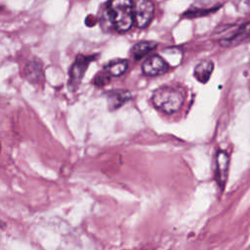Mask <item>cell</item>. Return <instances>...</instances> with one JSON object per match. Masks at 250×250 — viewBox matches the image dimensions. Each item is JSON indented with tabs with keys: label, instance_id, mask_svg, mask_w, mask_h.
Segmentation results:
<instances>
[{
	"label": "cell",
	"instance_id": "7",
	"mask_svg": "<svg viewBox=\"0 0 250 250\" xmlns=\"http://www.w3.org/2000/svg\"><path fill=\"white\" fill-rule=\"evenodd\" d=\"M250 39V21L238 27L236 31L228 37L219 40V44L224 47H232Z\"/></svg>",
	"mask_w": 250,
	"mask_h": 250
},
{
	"label": "cell",
	"instance_id": "1",
	"mask_svg": "<svg viewBox=\"0 0 250 250\" xmlns=\"http://www.w3.org/2000/svg\"><path fill=\"white\" fill-rule=\"evenodd\" d=\"M151 101L157 109L165 113H174L184 104L185 92L177 86H162L153 92Z\"/></svg>",
	"mask_w": 250,
	"mask_h": 250
},
{
	"label": "cell",
	"instance_id": "13",
	"mask_svg": "<svg viewBox=\"0 0 250 250\" xmlns=\"http://www.w3.org/2000/svg\"><path fill=\"white\" fill-rule=\"evenodd\" d=\"M110 78L111 77L108 75V73L104 69H103L102 71L97 73L96 77L94 78L93 83L97 86H104V84H106L110 80Z\"/></svg>",
	"mask_w": 250,
	"mask_h": 250
},
{
	"label": "cell",
	"instance_id": "8",
	"mask_svg": "<svg viewBox=\"0 0 250 250\" xmlns=\"http://www.w3.org/2000/svg\"><path fill=\"white\" fill-rule=\"evenodd\" d=\"M214 69V63L210 60H203L199 62L193 70L194 77L200 82V83H206L213 72Z\"/></svg>",
	"mask_w": 250,
	"mask_h": 250
},
{
	"label": "cell",
	"instance_id": "12",
	"mask_svg": "<svg viewBox=\"0 0 250 250\" xmlns=\"http://www.w3.org/2000/svg\"><path fill=\"white\" fill-rule=\"evenodd\" d=\"M41 73V66L39 63L31 62L28 65L25 67V75L30 81H36Z\"/></svg>",
	"mask_w": 250,
	"mask_h": 250
},
{
	"label": "cell",
	"instance_id": "10",
	"mask_svg": "<svg viewBox=\"0 0 250 250\" xmlns=\"http://www.w3.org/2000/svg\"><path fill=\"white\" fill-rule=\"evenodd\" d=\"M128 67V62L126 60H113L110 61L109 62H107L104 69L108 73V75L110 77H116V76H120L122 75Z\"/></svg>",
	"mask_w": 250,
	"mask_h": 250
},
{
	"label": "cell",
	"instance_id": "14",
	"mask_svg": "<svg viewBox=\"0 0 250 250\" xmlns=\"http://www.w3.org/2000/svg\"><path fill=\"white\" fill-rule=\"evenodd\" d=\"M239 8L243 14L249 13L250 11V0H240Z\"/></svg>",
	"mask_w": 250,
	"mask_h": 250
},
{
	"label": "cell",
	"instance_id": "6",
	"mask_svg": "<svg viewBox=\"0 0 250 250\" xmlns=\"http://www.w3.org/2000/svg\"><path fill=\"white\" fill-rule=\"evenodd\" d=\"M169 69V64L165 60H163L160 56L154 55L147 58L143 65L142 70L146 75L148 76H156L160 74H164Z\"/></svg>",
	"mask_w": 250,
	"mask_h": 250
},
{
	"label": "cell",
	"instance_id": "5",
	"mask_svg": "<svg viewBox=\"0 0 250 250\" xmlns=\"http://www.w3.org/2000/svg\"><path fill=\"white\" fill-rule=\"evenodd\" d=\"M215 177L219 187L224 189L228 175H229V156L225 150H218L215 156Z\"/></svg>",
	"mask_w": 250,
	"mask_h": 250
},
{
	"label": "cell",
	"instance_id": "11",
	"mask_svg": "<svg viewBox=\"0 0 250 250\" xmlns=\"http://www.w3.org/2000/svg\"><path fill=\"white\" fill-rule=\"evenodd\" d=\"M157 47V44L155 42L150 41H141L136 43L131 50V53L135 60H140L144 58L146 55H147L149 52L154 50Z\"/></svg>",
	"mask_w": 250,
	"mask_h": 250
},
{
	"label": "cell",
	"instance_id": "2",
	"mask_svg": "<svg viewBox=\"0 0 250 250\" xmlns=\"http://www.w3.org/2000/svg\"><path fill=\"white\" fill-rule=\"evenodd\" d=\"M107 17L117 31H128L135 22L133 0H109Z\"/></svg>",
	"mask_w": 250,
	"mask_h": 250
},
{
	"label": "cell",
	"instance_id": "4",
	"mask_svg": "<svg viewBox=\"0 0 250 250\" xmlns=\"http://www.w3.org/2000/svg\"><path fill=\"white\" fill-rule=\"evenodd\" d=\"M95 58H96L95 56H83V55L77 56L75 62L72 63L69 69V80H68L69 88L74 90L79 86L89 63L93 62Z\"/></svg>",
	"mask_w": 250,
	"mask_h": 250
},
{
	"label": "cell",
	"instance_id": "9",
	"mask_svg": "<svg viewBox=\"0 0 250 250\" xmlns=\"http://www.w3.org/2000/svg\"><path fill=\"white\" fill-rule=\"evenodd\" d=\"M131 99V94L125 90H114L108 94V108L110 110H114L119 108L122 104L128 102Z\"/></svg>",
	"mask_w": 250,
	"mask_h": 250
},
{
	"label": "cell",
	"instance_id": "3",
	"mask_svg": "<svg viewBox=\"0 0 250 250\" xmlns=\"http://www.w3.org/2000/svg\"><path fill=\"white\" fill-rule=\"evenodd\" d=\"M134 19L138 27L147 26L154 16V4L152 0H133Z\"/></svg>",
	"mask_w": 250,
	"mask_h": 250
}]
</instances>
